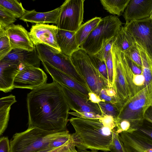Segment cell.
Here are the masks:
<instances>
[{
	"instance_id": "6da1fadb",
	"label": "cell",
	"mask_w": 152,
	"mask_h": 152,
	"mask_svg": "<svg viewBox=\"0 0 152 152\" xmlns=\"http://www.w3.org/2000/svg\"><path fill=\"white\" fill-rule=\"evenodd\" d=\"M28 128L48 131L67 130L70 108L60 85L53 81L27 95Z\"/></svg>"
},
{
	"instance_id": "7a4b0ae2",
	"label": "cell",
	"mask_w": 152,
	"mask_h": 152,
	"mask_svg": "<svg viewBox=\"0 0 152 152\" xmlns=\"http://www.w3.org/2000/svg\"><path fill=\"white\" fill-rule=\"evenodd\" d=\"M101 118L91 119L76 117L69 119L75 131L71 134L72 142L78 152L87 149L110 151L109 146L116 129L105 125Z\"/></svg>"
},
{
	"instance_id": "3957f363",
	"label": "cell",
	"mask_w": 152,
	"mask_h": 152,
	"mask_svg": "<svg viewBox=\"0 0 152 152\" xmlns=\"http://www.w3.org/2000/svg\"><path fill=\"white\" fill-rule=\"evenodd\" d=\"M113 72V88L121 107L139 91L134 83V75L124 52L113 44L111 49Z\"/></svg>"
},
{
	"instance_id": "277c9868",
	"label": "cell",
	"mask_w": 152,
	"mask_h": 152,
	"mask_svg": "<svg viewBox=\"0 0 152 152\" xmlns=\"http://www.w3.org/2000/svg\"><path fill=\"white\" fill-rule=\"evenodd\" d=\"M67 130L48 131L37 128H30L17 133L10 142V152H36L46 148L52 142L69 135Z\"/></svg>"
},
{
	"instance_id": "5b68a950",
	"label": "cell",
	"mask_w": 152,
	"mask_h": 152,
	"mask_svg": "<svg viewBox=\"0 0 152 152\" xmlns=\"http://www.w3.org/2000/svg\"><path fill=\"white\" fill-rule=\"evenodd\" d=\"M122 24L115 15H111L102 18L80 48L88 55H94L116 36Z\"/></svg>"
},
{
	"instance_id": "8992f818",
	"label": "cell",
	"mask_w": 152,
	"mask_h": 152,
	"mask_svg": "<svg viewBox=\"0 0 152 152\" xmlns=\"http://www.w3.org/2000/svg\"><path fill=\"white\" fill-rule=\"evenodd\" d=\"M152 104V88L145 87L121 107L116 118L128 121L134 131L143 125L145 113Z\"/></svg>"
},
{
	"instance_id": "52a82bcc",
	"label": "cell",
	"mask_w": 152,
	"mask_h": 152,
	"mask_svg": "<svg viewBox=\"0 0 152 152\" xmlns=\"http://www.w3.org/2000/svg\"><path fill=\"white\" fill-rule=\"evenodd\" d=\"M70 57L74 66L85 80L91 92L99 96L101 90L108 87V82L92 62L89 55L79 48Z\"/></svg>"
},
{
	"instance_id": "ba28073f",
	"label": "cell",
	"mask_w": 152,
	"mask_h": 152,
	"mask_svg": "<svg viewBox=\"0 0 152 152\" xmlns=\"http://www.w3.org/2000/svg\"><path fill=\"white\" fill-rule=\"evenodd\" d=\"M35 46L41 61L46 62L69 75L90 91L85 80L73 65L70 57L55 48L45 44H39Z\"/></svg>"
},
{
	"instance_id": "9c48e42d",
	"label": "cell",
	"mask_w": 152,
	"mask_h": 152,
	"mask_svg": "<svg viewBox=\"0 0 152 152\" xmlns=\"http://www.w3.org/2000/svg\"><path fill=\"white\" fill-rule=\"evenodd\" d=\"M123 26L130 40L152 62V17L132 20Z\"/></svg>"
},
{
	"instance_id": "30bf717a",
	"label": "cell",
	"mask_w": 152,
	"mask_h": 152,
	"mask_svg": "<svg viewBox=\"0 0 152 152\" xmlns=\"http://www.w3.org/2000/svg\"><path fill=\"white\" fill-rule=\"evenodd\" d=\"M85 0H66L60 6L57 24L60 29L76 32L83 22Z\"/></svg>"
},
{
	"instance_id": "8fae6325",
	"label": "cell",
	"mask_w": 152,
	"mask_h": 152,
	"mask_svg": "<svg viewBox=\"0 0 152 152\" xmlns=\"http://www.w3.org/2000/svg\"><path fill=\"white\" fill-rule=\"evenodd\" d=\"M47 76L39 67L25 66L20 70L15 77L14 88H27L32 90L47 83Z\"/></svg>"
},
{
	"instance_id": "7c38bea8",
	"label": "cell",
	"mask_w": 152,
	"mask_h": 152,
	"mask_svg": "<svg viewBox=\"0 0 152 152\" xmlns=\"http://www.w3.org/2000/svg\"><path fill=\"white\" fill-rule=\"evenodd\" d=\"M56 26L45 24H36L32 26L28 32L30 38L34 46L43 44L61 51L57 44Z\"/></svg>"
},
{
	"instance_id": "4fadbf2b",
	"label": "cell",
	"mask_w": 152,
	"mask_h": 152,
	"mask_svg": "<svg viewBox=\"0 0 152 152\" xmlns=\"http://www.w3.org/2000/svg\"><path fill=\"white\" fill-rule=\"evenodd\" d=\"M59 85L64 92L70 109L74 112L91 113L103 115L98 103L93 102L68 87Z\"/></svg>"
},
{
	"instance_id": "5bb4252c",
	"label": "cell",
	"mask_w": 152,
	"mask_h": 152,
	"mask_svg": "<svg viewBox=\"0 0 152 152\" xmlns=\"http://www.w3.org/2000/svg\"><path fill=\"white\" fill-rule=\"evenodd\" d=\"M118 134L126 152H152V138L144 135L137 129Z\"/></svg>"
},
{
	"instance_id": "9a60e30c",
	"label": "cell",
	"mask_w": 152,
	"mask_h": 152,
	"mask_svg": "<svg viewBox=\"0 0 152 152\" xmlns=\"http://www.w3.org/2000/svg\"><path fill=\"white\" fill-rule=\"evenodd\" d=\"M41 62L45 69L50 75L53 81L68 87L89 99L88 94L91 92L87 88L46 62Z\"/></svg>"
},
{
	"instance_id": "2e32d148",
	"label": "cell",
	"mask_w": 152,
	"mask_h": 152,
	"mask_svg": "<svg viewBox=\"0 0 152 152\" xmlns=\"http://www.w3.org/2000/svg\"><path fill=\"white\" fill-rule=\"evenodd\" d=\"M12 49L33 50L35 47L31 40L28 32L22 26L13 24L5 28Z\"/></svg>"
},
{
	"instance_id": "e0dca14e",
	"label": "cell",
	"mask_w": 152,
	"mask_h": 152,
	"mask_svg": "<svg viewBox=\"0 0 152 152\" xmlns=\"http://www.w3.org/2000/svg\"><path fill=\"white\" fill-rule=\"evenodd\" d=\"M123 16L126 24L152 17V0H130Z\"/></svg>"
},
{
	"instance_id": "ac0fdd59",
	"label": "cell",
	"mask_w": 152,
	"mask_h": 152,
	"mask_svg": "<svg viewBox=\"0 0 152 152\" xmlns=\"http://www.w3.org/2000/svg\"><path fill=\"white\" fill-rule=\"evenodd\" d=\"M2 60L16 65L20 69L27 66L37 67H39L40 66V60L35 47L30 51L21 49H12Z\"/></svg>"
},
{
	"instance_id": "d6986e66",
	"label": "cell",
	"mask_w": 152,
	"mask_h": 152,
	"mask_svg": "<svg viewBox=\"0 0 152 152\" xmlns=\"http://www.w3.org/2000/svg\"><path fill=\"white\" fill-rule=\"evenodd\" d=\"M60 11V7L52 11L45 12H38L34 10H26L20 19L24 22L36 24L52 23L57 24Z\"/></svg>"
},
{
	"instance_id": "ffe728a7",
	"label": "cell",
	"mask_w": 152,
	"mask_h": 152,
	"mask_svg": "<svg viewBox=\"0 0 152 152\" xmlns=\"http://www.w3.org/2000/svg\"><path fill=\"white\" fill-rule=\"evenodd\" d=\"M20 70L16 65L0 61V91L6 93L14 89L13 81Z\"/></svg>"
},
{
	"instance_id": "44dd1931",
	"label": "cell",
	"mask_w": 152,
	"mask_h": 152,
	"mask_svg": "<svg viewBox=\"0 0 152 152\" xmlns=\"http://www.w3.org/2000/svg\"><path fill=\"white\" fill-rule=\"evenodd\" d=\"M75 32L58 28L57 41L61 52L70 57L79 47L76 39Z\"/></svg>"
},
{
	"instance_id": "7402d4cb",
	"label": "cell",
	"mask_w": 152,
	"mask_h": 152,
	"mask_svg": "<svg viewBox=\"0 0 152 152\" xmlns=\"http://www.w3.org/2000/svg\"><path fill=\"white\" fill-rule=\"evenodd\" d=\"M101 19V17H95L82 24L75 32L76 40L79 48L92 31L97 26Z\"/></svg>"
},
{
	"instance_id": "603a6c76",
	"label": "cell",
	"mask_w": 152,
	"mask_h": 152,
	"mask_svg": "<svg viewBox=\"0 0 152 152\" xmlns=\"http://www.w3.org/2000/svg\"><path fill=\"white\" fill-rule=\"evenodd\" d=\"M130 0H100L104 8L109 13L120 16L123 13Z\"/></svg>"
},
{
	"instance_id": "cb8c5ba5",
	"label": "cell",
	"mask_w": 152,
	"mask_h": 152,
	"mask_svg": "<svg viewBox=\"0 0 152 152\" xmlns=\"http://www.w3.org/2000/svg\"><path fill=\"white\" fill-rule=\"evenodd\" d=\"M0 6L11 14L16 18H20L26 10L21 3L17 0H0Z\"/></svg>"
},
{
	"instance_id": "d4e9b609",
	"label": "cell",
	"mask_w": 152,
	"mask_h": 152,
	"mask_svg": "<svg viewBox=\"0 0 152 152\" xmlns=\"http://www.w3.org/2000/svg\"><path fill=\"white\" fill-rule=\"evenodd\" d=\"M114 45L121 51L125 52L134 45L122 26L115 37Z\"/></svg>"
},
{
	"instance_id": "484cf974",
	"label": "cell",
	"mask_w": 152,
	"mask_h": 152,
	"mask_svg": "<svg viewBox=\"0 0 152 152\" xmlns=\"http://www.w3.org/2000/svg\"><path fill=\"white\" fill-rule=\"evenodd\" d=\"M12 49L5 28L2 26L0 29V61Z\"/></svg>"
},
{
	"instance_id": "4316f807",
	"label": "cell",
	"mask_w": 152,
	"mask_h": 152,
	"mask_svg": "<svg viewBox=\"0 0 152 152\" xmlns=\"http://www.w3.org/2000/svg\"><path fill=\"white\" fill-rule=\"evenodd\" d=\"M103 115L110 116L114 118L118 116L121 107L117 104H113L105 101L98 103Z\"/></svg>"
},
{
	"instance_id": "83f0119b",
	"label": "cell",
	"mask_w": 152,
	"mask_h": 152,
	"mask_svg": "<svg viewBox=\"0 0 152 152\" xmlns=\"http://www.w3.org/2000/svg\"><path fill=\"white\" fill-rule=\"evenodd\" d=\"M99 97L102 101L117 104L120 105L116 93L112 87H107L102 89Z\"/></svg>"
},
{
	"instance_id": "f1b7e54d",
	"label": "cell",
	"mask_w": 152,
	"mask_h": 152,
	"mask_svg": "<svg viewBox=\"0 0 152 152\" xmlns=\"http://www.w3.org/2000/svg\"><path fill=\"white\" fill-rule=\"evenodd\" d=\"M17 20L11 14L0 6V24L4 28L13 24Z\"/></svg>"
},
{
	"instance_id": "f546056e",
	"label": "cell",
	"mask_w": 152,
	"mask_h": 152,
	"mask_svg": "<svg viewBox=\"0 0 152 152\" xmlns=\"http://www.w3.org/2000/svg\"><path fill=\"white\" fill-rule=\"evenodd\" d=\"M11 107L7 106L0 109V136L3 133L7 127Z\"/></svg>"
},
{
	"instance_id": "4dcf8cb0",
	"label": "cell",
	"mask_w": 152,
	"mask_h": 152,
	"mask_svg": "<svg viewBox=\"0 0 152 152\" xmlns=\"http://www.w3.org/2000/svg\"><path fill=\"white\" fill-rule=\"evenodd\" d=\"M109 150L111 152H126L119 134L116 131L114 133Z\"/></svg>"
},
{
	"instance_id": "1f68e13d",
	"label": "cell",
	"mask_w": 152,
	"mask_h": 152,
	"mask_svg": "<svg viewBox=\"0 0 152 152\" xmlns=\"http://www.w3.org/2000/svg\"><path fill=\"white\" fill-rule=\"evenodd\" d=\"M124 53L128 56L139 66L142 68L141 55L139 49L135 44Z\"/></svg>"
},
{
	"instance_id": "d6a6232c",
	"label": "cell",
	"mask_w": 152,
	"mask_h": 152,
	"mask_svg": "<svg viewBox=\"0 0 152 152\" xmlns=\"http://www.w3.org/2000/svg\"><path fill=\"white\" fill-rule=\"evenodd\" d=\"M89 56L92 62L96 66L99 72L108 82V75L105 61L100 60L94 56Z\"/></svg>"
},
{
	"instance_id": "836d02e7",
	"label": "cell",
	"mask_w": 152,
	"mask_h": 152,
	"mask_svg": "<svg viewBox=\"0 0 152 152\" xmlns=\"http://www.w3.org/2000/svg\"><path fill=\"white\" fill-rule=\"evenodd\" d=\"M105 62L108 75V87H113V72L112 56L111 50L106 59Z\"/></svg>"
},
{
	"instance_id": "e575fe53",
	"label": "cell",
	"mask_w": 152,
	"mask_h": 152,
	"mask_svg": "<svg viewBox=\"0 0 152 152\" xmlns=\"http://www.w3.org/2000/svg\"><path fill=\"white\" fill-rule=\"evenodd\" d=\"M115 37L107 43L97 53L93 56L101 60L105 61L111 50Z\"/></svg>"
},
{
	"instance_id": "d590c367",
	"label": "cell",
	"mask_w": 152,
	"mask_h": 152,
	"mask_svg": "<svg viewBox=\"0 0 152 152\" xmlns=\"http://www.w3.org/2000/svg\"><path fill=\"white\" fill-rule=\"evenodd\" d=\"M72 142L71 134L69 135L58 139L50 143L48 147L56 148Z\"/></svg>"
},
{
	"instance_id": "8d00e7d4",
	"label": "cell",
	"mask_w": 152,
	"mask_h": 152,
	"mask_svg": "<svg viewBox=\"0 0 152 152\" xmlns=\"http://www.w3.org/2000/svg\"><path fill=\"white\" fill-rule=\"evenodd\" d=\"M69 114L76 116L77 117L95 119L100 118L103 116L96 114L93 113L87 112H69Z\"/></svg>"
},
{
	"instance_id": "74e56055",
	"label": "cell",
	"mask_w": 152,
	"mask_h": 152,
	"mask_svg": "<svg viewBox=\"0 0 152 152\" xmlns=\"http://www.w3.org/2000/svg\"><path fill=\"white\" fill-rule=\"evenodd\" d=\"M17 102L15 96L11 94L0 98V109L4 107L10 106Z\"/></svg>"
},
{
	"instance_id": "f35d334b",
	"label": "cell",
	"mask_w": 152,
	"mask_h": 152,
	"mask_svg": "<svg viewBox=\"0 0 152 152\" xmlns=\"http://www.w3.org/2000/svg\"><path fill=\"white\" fill-rule=\"evenodd\" d=\"M49 152H79L72 142L56 148Z\"/></svg>"
},
{
	"instance_id": "ab89813d",
	"label": "cell",
	"mask_w": 152,
	"mask_h": 152,
	"mask_svg": "<svg viewBox=\"0 0 152 152\" xmlns=\"http://www.w3.org/2000/svg\"><path fill=\"white\" fill-rule=\"evenodd\" d=\"M124 54L134 74L139 75L142 74V68L136 64L125 53Z\"/></svg>"
},
{
	"instance_id": "60d3db41",
	"label": "cell",
	"mask_w": 152,
	"mask_h": 152,
	"mask_svg": "<svg viewBox=\"0 0 152 152\" xmlns=\"http://www.w3.org/2000/svg\"><path fill=\"white\" fill-rule=\"evenodd\" d=\"M10 142L7 137L0 138V152H10Z\"/></svg>"
},
{
	"instance_id": "b9f144b4",
	"label": "cell",
	"mask_w": 152,
	"mask_h": 152,
	"mask_svg": "<svg viewBox=\"0 0 152 152\" xmlns=\"http://www.w3.org/2000/svg\"><path fill=\"white\" fill-rule=\"evenodd\" d=\"M137 130L145 136L152 138V127H145L143 125L138 128Z\"/></svg>"
},
{
	"instance_id": "7bdbcfd3",
	"label": "cell",
	"mask_w": 152,
	"mask_h": 152,
	"mask_svg": "<svg viewBox=\"0 0 152 152\" xmlns=\"http://www.w3.org/2000/svg\"><path fill=\"white\" fill-rule=\"evenodd\" d=\"M88 97L89 100L94 103H98L99 102L102 101L98 96L92 92L89 93Z\"/></svg>"
},
{
	"instance_id": "ee69618b",
	"label": "cell",
	"mask_w": 152,
	"mask_h": 152,
	"mask_svg": "<svg viewBox=\"0 0 152 152\" xmlns=\"http://www.w3.org/2000/svg\"><path fill=\"white\" fill-rule=\"evenodd\" d=\"M55 148H53L50 147H48L42 150H41L36 152H49Z\"/></svg>"
},
{
	"instance_id": "f6af8a7d",
	"label": "cell",
	"mask_w": 152,
	"mask_h": 152,
	"mask_svg": "<svg viewBox=\"0 0 152 152\" xmlns=\"http://www.w3.org/2000/svg\"><path fill=\"white\" fill-rule=\"evenodd\" d=\"M81 152H97L96 151H94V150H91V151H88L87 150L84 151H82Z\"/></svg>"
},
{
	"instance_id": "bcb514c9",
	"label": "cell",
	"mask_w": 152,
	"mask_h": 152,
	"mask_svg": "<svg viewBox=\"0 0 152 152\" xmlns=\"http://www.w3.org/2000/svg\"><path fill=\"white\" fill-rule=\"evenodd\" d=\"M2 26L0 24V29H1Z\"/></svg>"
}]
</instances>
